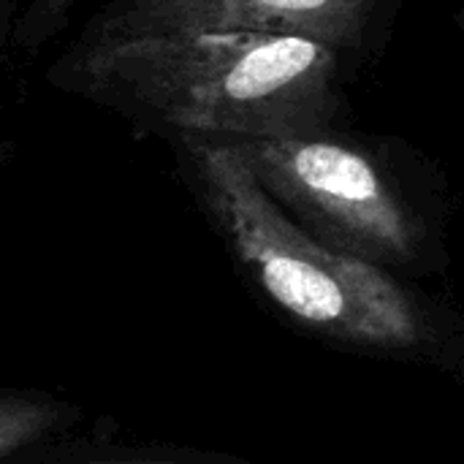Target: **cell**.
<instances>
[{"label":"cell","mask_w":464,"mask_h":464,"mask_svg":"<svg viewBox=\"0 0 464 464\" xmlns=\"http://www.w3.org/2000/svg\"><path fill=\"white\" fill-rule=\"evenodd\" d=\"M370 5L372 0H111L79 38L117 41L196 30H258L334 49L359 41Z\"/></svg>","instance_id":"obj_4"},{"label":"cell","mask_w":464,"mask_h":464,"mask_svg":"<svg viewBox=\"0 0 464 464\" xmlns=\"http://www.w3.org/2000/svg\"><path fill=\"white\" fill-rule=\"evenodd\" d=\"M0 174H3V155H0ZM0 204H3V196H0Z\"/></svg>","instance_id":"obj_9"},{"label":"cell","mask_w":464,"mask_h":464,"mask_svg":"<svg viewBox=\"0 0 464 464\" xmlns=\"http://www.w3.org/2000/svg\"><path fill=\"white\" fill-rule=\"evenodd\" d=\"M204 207L261 288L299 321L372 345L421 334L408 294L372 261L304 234L258 185L234 141L179 136Z\"/></svg>","instance_id":"obj_2"},{"label":"cell","mask_w":464,"mask_h":464,"mask_svg":"<svg viewBox=\"0 0 464 464\" xmlns=\"http://www.w3.org/2000/svg\"><path fill=\"white\" fill-rule=\"evenodd\" d=\"M19 11H22L19 0H0V79H3L8 52L14 49V33H16Z\"/></svg>","instance_id":"obj_7"},{"label":"cell","mask_w":464,"mask_h":464,"mask_svg":"<svg viewBox=\"0 0 464 464\" xmlns=\"http://www.w3.org/2000/svg\"><path fill=\"white\" fill-rule=\"evenodd\" d=\"M73 419L76 411L49 394L0 389V459L71 427Z\"/></svg>","instance_id":"obj_5"},{"label":"cell","mask_w":464,"mask_h":464,"mask_svg":"<svg viewBox=\"0 0 464 464\" xmlns=\"http://www.w3.org/2000/svg\"><path fill=\"white\" fill-rule=\"evenodd\" d=\"M76 5L79 0H24L16 19L14 46L22 52L44 49L54 35L63 33Z\"/></svg>","instance_id":"obj_6"},{"label":"cell","mask_w":464,"mask_h":464,"mask_svg":"<svg viewBox=\"0 0 464 464\" xmlns=\"http://www.w3.org/2000/svg\"><path fill=\"white\" fill-rule=\"evenodd\" d=\"M103 464H185V462H171V459H122V462H103Z\"/></svg>","instance_id":"obj_8"},{"label":"cell","mask_w":464,"mask_h":464,"mask_svg":"<svg viewBox=\"0 0 464 464\" xmlns=\"http://www.w3.org/2000/svg\"><path fill=\"white\" fill-rule=\"evenodd\" d=\"M258 185L318 228L343 253L400 261L413 253V226L383 174L356 150L315 136L234 141Z\"/></svg>","instance_id":"obj_3"},{"label":"cell","mask_w":464,"mask_h":464,"mask_svg":"<svg viewBox=\"0 0 464 464\" xmlns=\"http://www.w3.org/2000/svg\"><path fill=\"white\" fill-rule=\"evenodd\" d=\"M334 52L258 30L71 41L49 82L136 125L250 141L313 136L334 111Z\"/></svg>","instance_id":"obj_1"}]
</instances>
